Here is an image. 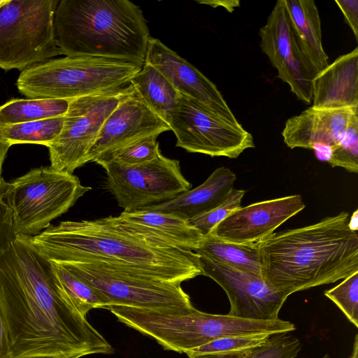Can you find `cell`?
Returning a JSON list of instances; mask_svg holds the SVG:
<instances>
[{"instance_id": "cell-1", "label": "cell", "mask_w": 358, "mask_h": 358, "mask_svg": "<svg viewBox=\"0 0 358 358\" xmlns=\"http://www.w3.org/2000/svg\"><path fill=\"white\" fill-rule=\"evenodd\" d=\"M0 310L11 357L80 358L110 354L105 338L61 296L50 262L26 236L0 255Z\"/></svg>"}, {"instance_id": "cell-2", "label": "cell", "mask_w": 358, "mask_h": 358, "mask_svg": "<svg viewBox=\"0 0 358 358\" xmlns=\"http://www.w3.org/2000/svg\"><path fill=\"white\" fill-rule=\"evenodd\" d=\"M26 237L49 262H99L178 284L203 275L199 255L194 251L131 228L117 216L64 221Z\"/></svg>"}, {"instance_id": "cell-3", "label": "cell", "mask_w": 358, "mask_h": 358, "mask_svg": "<svg viewBox=\"0 0 358 358\" xmlns=\"http://www.w3.org/2000/svg\"><path fill=\"white\" fill-rule=\"evenodd\" d=\"M341 212L259 242L264 280L287 297L358 272V234Z\"/></svg>"}, {"instance_id": "cell-4", "label": "cell", "mask_w": 358, "mask_h": 358, "mask_svg": "<svg viewBox=\"0 0 358 358\" xmlns=\"http://www.w3.org/2000/svg\"><path fill=\"white\" fill-rule=\"evenodd\" d=\"M54 27L60 55L145 62L150 31L131 1H59Z\"/></svg>"}, {"instance_id": "cell-5", "label": "cell", "mask_w": 358, "mask_h": 358, "mask_svg": "<svg viewBox=\"0 0 358 358\" xmlns=\"http://www.w3.org/2000/svg\"><path fill=\"white\" fill-rule=\"evenodd\" d=\"M144 63L97 57L48 60L20 73L16 85L27 99H72L122 88Z\"/></svg>"}, {"instance_id": "cell-6", "label": "cell", "mask_w": 358, "mask_h": 358, "mask_svg": "<svg viewBox=\"0 0 358 358\" xmlns=\"http://www.w3.org/2000/svg\"><path fill=\"white\" fill-rule=\"evenodd\" d=\"M76 176L50 166L32 169L10 182L7 201L17 236H34L91 190Z\"/></svg>"}, {"instance_id": "cell-7", "label": "cell", "mask_w": 358, "mask_h": 358, "mask_svg": "<svg viewBox=\"0 0 358 358\" xmlns=\"http://www.w3.org/2000/svg\"><path fill=\"white\" fill-rule=\"evenodd\" d=\"M57 0H6L0 7V69L23 71L60 55L55 35Z\"/></svg>"}, {"instance_id": "cell-8", "label": "cell", "mask_w": 358, "mask_h": 358, "mask_svg": "<svg viewBox=\"0 0 358 358\" xmlns=\"http://www.w3.org/2000/svg\"><path fill=\"white\" fill-rule=\"evenodd\" d=\"M58 262L92 287L105 301L106 307L159 310L193 306L178 283L140 275L99 262Z\"/></svg>"}, {"instance_id": "cell-9", "label": "cell", "mask_w": 358, "mask_h": 358, "mask_svg": "<svg viewBox=\"0 0 358 358\" xmlns=\"http://www.w3.org/2000/svg\"><path fill=\"white\" fill-rule=\"evenodd\" d=\"M100 166L106 171L107 188L127 212L168 201L192 187L181 172L180 162L164 157L161 151L141 164L109 162Z\"/></svg>"}, {"instance_id": "cell-10", "label": "cell", "mask_w": 358, "mask_h": 358, "mask_svg": "<svg viewBox=\"0 0 358 358\" xmlns=\"http://www.w3.org/2000/svg\"><path fill=\"white\" fill-rule=\"evenodd\" d=\"M132 86L70 99L59 136L48 147L50 166L73 174L87 163L93 145L106 118Z\"/></svg>"}, {"instance_id": "cell-11", "label": "cell", "mask_w": 358, "mask_h": 358, "mask_svg": "<svg viewBox=\"0 0 358 358\" xmlns=\"http://www.w3.org/2000/svg\"><path fill=\"white\" fill-rule=\"evenodd\" d=\"M168 124L176 137V147L189 152L234 159L255 148L252 134L241 124L220 118L200 101L182 94Z\"/></svg>"}, {"instance_id": "cell-12", "label": "cell", "mask_w": 358, "mask_h": 358, "mask_svg": "<svg viewBox=\"0 0 358 358\" xmlns=\"http://www.w3.org/2000/svg\"><path fill=\"white\" fill-rule=\"evenodd\" d=\"M203 275L225 292L230 303L229 316L254 320L279 319L287 296L273 289L262 275L245 272L208 257L199 256Z\"/></svg>"}, {"instance_id": "cell-13", "label": "cell", "mask_w": 358, "mask_h": 358, "mask_svg": "<svg viewBox=\"0 0 358 358\" xmlns=\"http://www.w3.org/2000/svg\"><path fill=\"white\" fill-rule=\"evenodd\" d=\"M169 130V124L152 111L133 89L105 120L87 153V163L101 165L132 143Z\"/></svg>"}, {"instance_id": "cell-14", "label": "cell", "mask_w": 358, "mask_h": 358, "mask_svg": "<svg viewBox=\"0 0 358 358\" xmlns=\"http://www.w3.org/2000/svg\"><path fill=\"white\" fill-rule=\"evenodd\" d=\"M259 36L262 51L277 69L278 78L288 84L300 101L310 103L313 79L292 38L284 0L276 2Z\"/></svg>"}, {"instance_id": "cell-15", "label": "cell", "mask_w": 358, "mask_h": 358, "mask_svg": "<svg viewBox=\"0 0 358 358\" xmlns=\"http://www.w3.org/2000/svg\"><path fill=\"white\" fill-rule=\"evenodd\" d=\"M305 207L299 194L254 203L233 211L209 234L236 243H257Z\"/></svg>"}, {"instance_id": "cell-16", "label": "cell", "mask_w": 358, "mask_h": 358, "mask_svg": "<svg viewBox=\"0 0 358 358\" xmlns=\"http://www.w3.org/2000/svg\"><path fill=\"white\" fill-rule=\"evenodd\" d=\"M144 63L157 69L180 94L200 101L220 118L241 125L216 85L159 39L149 38Z\"/></svg>"}, {"instance_id": "cell-17", "label": "cell", "mask_w": 358, "mask_h": 358, "mask_svg": "<svg viewBox=\"0 0 358 358\" xmlns=\"http://www.w3.org/2000/svg\"><path fill=\"white\" fill-rule=\"evenodd\" d=\"M357 113L358 107L324 109L311 106L286 121L282 131L284 143L291 149H312L319 160L329 162L350 120Z\"/></svg>"}, {"instance_id": "cell-18", "label": "cell", "mask_w": 358, "mask_h": 358, "mask_svg": "<svg viewBox=\"0 0 358 358\" xmlns=\"http://www.w3.org/2000/svg\"><path fill=\"white\" fill-rule=\"evenodd\" d=\"M313 107H358V48L339 56L313 80Z\"/></svg>"}, {"instance_id": "cell-19", "label": "cell", "mask_w": 358, "mask_h": 358, "mask_svg": "<svg viewBox=\"0 0 358 358\" xmlns=\"http://www.w3.org/2000/svg\"><path fill=\"white\" fill-rule=\"evenodd\" d=\"M292 38L313 79L329 64L322 43L318 9L313 0H284Z\"/></svg>"}, {"instance_id": "cell-20", "label": "cell", "mask_w": 358, "mask_h": 358, "mask_svg": "<svg viewBox=\"0 0 358 358\" xmlns=\"http://www.w3.org/2000/svg\"><path fill=\"white\" fill-rule=\"evenodd\" d=\"M236 179L234 172L221 166L199 186L168 201L141 209L170 214L189 220L222 203L234 189Z\"/></svg>"}, {"instance_id": "cell-21", "label": "cell", "mask_w": 358, "mask_h": 358, "mask_svg": "<svg viewBox=\"0 0 358 358\" xmlns=\"http://www.w3.org/2000/svg\"><path fill=\"white\" fill-rule=\"evenodd\" d=\"M117 217L131 228L192 251L199 246L204 236L188 220L170 214L139 209L122 211Z\"/></svg>"}, {"instance_id": "cell-22", "label": "cell", "mask_w": 358, "mask_h": 358, "mask_svg": "<svg viewBox=\"0 0 358 358\" xmlns=\"http://www.w3.org/2000/svg\"><path fill=\"white\" fill-rule=\"evenodd\" d=\"M136 94L168 124L176 109L180 93L157 69L144 63L129 80Z\"/></svg>"}, {"instance_id": "cell-23", "label": "cell", "mask_w": 358, "mask_h": 358, "mask_svg": "<svg viewBox=\"0 0 358 358\" xmlns=\"http://www.w3.org/2000/svg\"><path fill=\"white\" fill-rule=\"evenodd\" d=\"M194 252L232 268L262 275L259 243H236L208 234Z\"/></svg>"}, {"instance_id": "cell-24", "label": "cell", "mask_w": 358, "mask_h": 358, "mask_svg": "<svg viewBox=\"0 0 358 358\" xmlns=\"http://www.w3.org/2000/svg\"><path fill=\"white\" fill-rule=\"evenodd\" d=\"M70 99H13L0 106V124L9 125L64 116Z\"/></svg>"}, {"instance_id": "cell-25", "label": "cell", "mask_w": 358, "mask_h": 358, "mask_svg": "<svg viewBox=\"0 0 358 358\" xmlns=\"http://www.w3.org/2000/svg\"><path fill=\"white\" fill-rule=\"evenodd\" d=\"M50 262L57 289L71 308L85 317L92 309L105 308V301L92 287L70 272L60 262Z\"/></svg>"}, {"instance_id": "cell-26", "label": "cell", "mask_w": 358, "mask_h": 358, "mask_svg": "<svg viewBox=\"0 0 358 358\" xmlns=\"http://www.w3.org/2000/svg\"><path fill=\"white\" fill-rule=\"evenodd\" d=\"M64 116L20 124L1 125L4 136L11 145L20 143H35L48 147L62 131Z\"/></svg>"}, {"instance_id": "cell-27", "label": "cell", "mask_w": 358, "mask_h": 358, "mask_svg": "<svg viewBox=\"0 0 358 358\" xmlns=\"http://www.w3.org/2000/svg\"><path fill=\"white\" fill-rule=\"evenodd\" d=\"M328 163L332 167L340 166L349 172H358V113L350 120Z\"/></svg>"}, {"instance_id": "cell-28", "label": "cell", "mask_w": 358, "mask_h": 358, "mask_svg": "<svg viewBox=\"0 0 358 358\" xmlns=\"http://www.w3.org/2000/svg\"><path fill=\"white\" fill-rule=\"evenodd\" d=\"M324 294L343 312L347 319L358 327V272L344 278Z\"/></svg>"}, {"instance_id": "cell-29", "label": "cell", "mask_w": 358, "mask_h": 358, "mask_svg": "<svg viewBox=\"0 0 358 358\" xmlns=\"http://www.w3.org/2000/svg\"><path fill=\"white\" fill-rule=\"evenodd\" d=\"M301 348L300 340L289 332L277 333L271 334L264 344L245 358H295Z\"/></svg>"}, {"instance_id": "cell-30", "label": "cell", "mask_w": 358, "mask_h": 358, "mask_svg": "<svg viewBox=\"0 0 358 358\" xmlns=\"http://www.w3.org/2000/svg\"><path fill=\"white\" fill-rule=\"evenodd\" d=\"M245 193V190L234 188L222 203L208 212L189 220V224L203 236L209 234L233 211L241 207V201Z\"/></svg>"}, {"instance_id": "cell-31", "label": "cell", "mask_w": 358, "mask_h": 358, "mask_svg": "<svg viewBox=\"0 0 358 358\" xmlns=\"http://www.w3.org/2000/svg\"><path fill=\"white\" fill-rule=\"evenodd\" d=\"M269 334H255L218 338L185 352L188 357L196 355L227 352L255 348L264 344Z\"/></svg>"}, {"instance_id": "cell-32", "label": "cell", "mask_w": 358, "mask_h": 358, "mask_svg": "<svg viewBox=\"0 0 358 358\" xmlns=\"http://www.w3.org/2000/svg\"><path fill=\"white\" fill-rule=\"evenodd\" d=\"M157 136L153 134L132 143L115 153L107 162L132 166L152 160L160 152Z\"/></svg>"}, {"instance_id": "cell-33", "label": "cell", "mask_w": 358, "mask_h": 358, "mask_svg": "<svg viewBox=\"0 0 358 358\" xmlns=\"http://www.w3.org/2000/svg\"><path fill=\"white\" fill-rule=\"evenodd\" d=\"M10 182L0 180V255L7 251L16 241V234L11 208L7 201Z\"/></svg>"}, {"instance_id": "cell-34", "label": "cell", "mask_w": 358, "mask_h": 358, "mask_svg": "<svg viewBox=\"0 0 358 358\" xmlns=\"http://www.w3.org/2000/svg\"><path fill=\"white\" fill-rule=\"evenodd\" d=\"M342 11L346 23L352 29L355 39L358 41V0H335Z\"/></svg>"}, {"instance_id": "cell-35", "label": "cell", "mask_w": 358, "mask_h": 358, "mask_svg": "<svg viewBox=\"0 0 358 358\" xmlns=\"http://www.w3.org/2000/svg\"><path fill=\"white\" fill-rule=\"evenodd\" d=\"M11 357L8 330L0 310V358Z\"/></svg>"}, {"instance_id": "cell-36", "label": "cell", "mask_w": 358, "mask_h": 358, "mask_svg": "<svg viewBox=\"0 0 358 358\" xmlns=\"http://www.w3.org/2000/svg\"><path fill=\"white\" fill-rule=\"evenodd\" d=\"M255 348H251L248 350L227 352L206 353L191 356L189 357V358H245Z\"/></svg>"}, {"instance_id": "cell-37", "label": "cell", "mask_w": 358, "mask_h": 358, "mask_svg": "<svg viewBox=\"0 0 358 358\" xmlns=\"http://www.w3.org/2000/svg\"><path fill=\"white\" fill-rule=\"evenodd\" d=\"M197 3L201 4H206L213 8L221 6L224 8L228 12L232 13L235 8L240 6V1H227V0H206V1H196Z\"/></svg>"}, {"instance_id": "cell-38", "label": "cell", "mask_w": 358, "mask_h": 358, "mask_svg": "<svg viewBox=\"0 0 358 358\" xmlns=\"http://www.w3.org/2000/svg\"><path fill=\"white\" fill-rule=\"evenodd\" d=\"M10 146V143L4 136L2 127L0 124V180L3 179L1 177L2 165L6 158L7 152Z\"/></svg>"}, {"instance_id": "cell-39", "label": "cell", "mask_w": 358, "mask_h": 358, "mask_svg": "<svg viewBox=\"0 0 358 358\" xmlns=\"http://www.w3.org/2000/svg\"><path fill=\"white\" fill-rule=\"evenodd\" d=\"M348 227L350 229L357 231L358 229V210H356L352 213V215L349 218Z\"/></svg>"}, {"instance_id": "cell-40", "label": "cell", "mask_w": 358, "mask_h": 358, "mask_svg": "<svg viewBox=\"0 0 358 358\" xmlns=\"http://www.w3.org/2000/svg\"><path fill=\"white\" fill-rule=\"evenodd\" d=\"M350 358H358V335L356 334L353 345L352 353Z\"/></svg>"}, {"instance_id": "cell-41", "label": "cell", "mask_w": 358, "mask_h": 358, "mask_svg": "<svg viewBox=\"0 0 358 358\" xmlns=\"http://www.w3.org/2000/svg\"><path fill=\"white\" fill-rule=\"evenodd\" d=\"M10 358H59L55 357H50V356H33V357H10Z\"/></svg>"}, {"instance_id": "cell-42", "label": "cell", "mask_w": 358, "mask_h": 358, "mask_svg": "<svg viewBox=\"0 0 358 358\" xmlns=\"http://www.w3.org/2000/svg\"><path fill=\"white\" fill-rule=\"evenodd\" d=\"M6 1V0H0V7Z\"/></svg>"}, {"instance_id": "cell-43", "label": "cell", "mask_w": 358, "mask_h": 358, "mask_svg": "<svg viewBox=\"0 0 358 358\" xmlns=\"http://www.w3.org/2000/svg\"><path fill=\"white\" fill-rule=\"evenodd\" d=\"M322 358H330V357L328 354H327Z\"/></svg>"}]
</instances>
